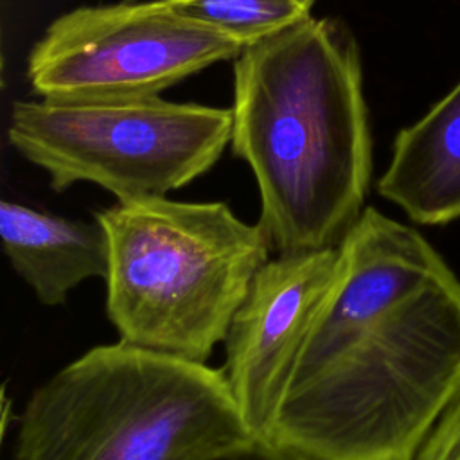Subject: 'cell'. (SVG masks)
Segmentation results:
<instances>
[{"label": "cell", "mask_w": 460, "mask_h": 460, "mask_svg": "<svg viewBox=\"0 0 460 460\" xmlns=\"http://www.w3.org/2000/svg\"><path fill=\"white\" fill-rule=\"evenodd\" d=\"M460 401V280L413 226L365 207L266 444L293 460H415Z\"/></svg>", "instance_id": "6da1fadb"}, {"label": "cell", "mask_w": 460, "mask_h": 460, "mask_svg": "<svg viewBox=\"0 0 460 460\" xmlns=\"http://www.w3.org/2000/svg\"><path fill=\"white\" fill-rule=\"evenodd\" d=\"M230 146L253 172L271 250L340 248L372 174L361 58L345 23L311 16L243 47Z\"/></svg>", "instance_id": "7a4b0ae2"}, {"label": "cell", "mask_w": 460, "mask_h": 460, "mask_svg": "<svg viewBox=\"0 0 460 460\" xmlns=\"http://www.w3.org/2000/svg\"><path fill=\"white\" fill-rule=\"evenodd\" d=\"M253 442L223 368L119 340L31 394L14 460H207Z\"/></svg>", "instance_id": "3957f363"}, {"label": "cell", "mask_w": 460, "mask_h": 460, "mask_svg": "<svg viewBox=\"0 0 460 460\" xmlns=\"http://www.w3.org/2000/svg\"><path fill=\"white\" fill-rule=\"evenodd\" d=\"M110 237L106 314L119 340L205 363L225 341L271 244L223 201L120 199L93 214Z\"/></svg>", "instance_id": "277c9868"}, {"label": "cell", "mask_w": 460, "mask_h": 460, "mask_svg": "<svg viewBox=\"0 0 460 460\" xmlns=\"http://www.w3.org/2000/svg\"><path fill=\"white\" fill-rule=\"evenodd\" d=\"M11 146L58 192L86 181L117 201L165 196L205 174L232 140V108L160 95L13 104Z\"/></svg>", "instance_id": "5b68a950"}, {"label": "cell", "mask_w": 460, "mask_h": 460, "mask_svg": "<svg viewBox=\"0 0 460 460\" xmlns=\"http://www.w3.org/2000/svg\"><path fill=\"white\" fill-rule=\"evenodd\" d=\"M241 50L165 0H122L58 16L29 54L27 77L45 99L160 95Z\"/></svg>", "instance_id": "8992f818"}, {"label": "cell", "mask_w": 460, "mask_h": 460, "mask_svg": "<svg viewBox=\"0 0 460 460\" xmlns=\"http://www.w3.org/2000/svg\"><path fill=\"white\" fill-rule=\"evenodd\" d=\"M338 271V248L277 253L255 275L225 338V376L257 442L266 444L284 390Z\"/></svg>", "instance_id": "52a82bcc"}, {"label": "cell", "mask_w": 460, "mask_h": 460, "mask_svg": "<svg viewBox=\"0 0 460 460\" xmlns=\"http://www.w3.org/2000/svg\"><path fill=\"white\" fill-rule=\"evenodd\" d=\"M0 239L14 273L40 304L54 307L84 280L110 271V237L104 225L70 219L2 199Z\"/></svg>", "instance_id": "ba28073f"}, {"label": "cell", "mask_w": 460, "mask_h": 460, "mask_svg": "<svg viewBox=\"0 0 460 460\" xmlns=\"http://www.w3.org/2000/svg\"><path fill=\"white\" fill-rule=\"evenodd\" d=\"M377 190L420 225L460 217V81L397 133Z\"/></svg>", "instance_id": "9c48e42d"}, {"label": "cell", "mask_w": 460, "mask_h": 460, "mask_svg": "<svg viewBox=\"0 0 460 460\" xmlns=\"http://www.w3.org/2000/svg\"><path fill=\"white\" fill-rule=\"evenodd\" d=\"M180 14L192 18L243 47L279 34L309 20L318 0H165Z\"/></svg>", "instance_id": "30bf717a"}, {"label": "cell", "mask_w": 460, "mask_h": 460, "mask_svg": "<svg viewBox=\"0 0 460 460\" xmlns=\"http://www.w3.org/2000/svg\"><path fill=\"white\" fill-rule=\"evenodd\" d=\"M415 460H460V401L438 420Z\"/></svg>", "instance_id": "8fae6325"}, {"label": "cell", "mask_w": 460, "mask_h": 460, "mask_svg": "<svg viewBox=\"0 0 460 460\" xmlns=\"http://www.w3.org/2000/svg\"><path fill=\"white\" fill-rule=\"evenodd\" d=\"M207 460H293L286 455H282L280 451H277L275 447L262 444V442H253L246 447L225 453V455H217Z\"/></svg>", "instance_id": "7c38bea8"}]
</instances>
